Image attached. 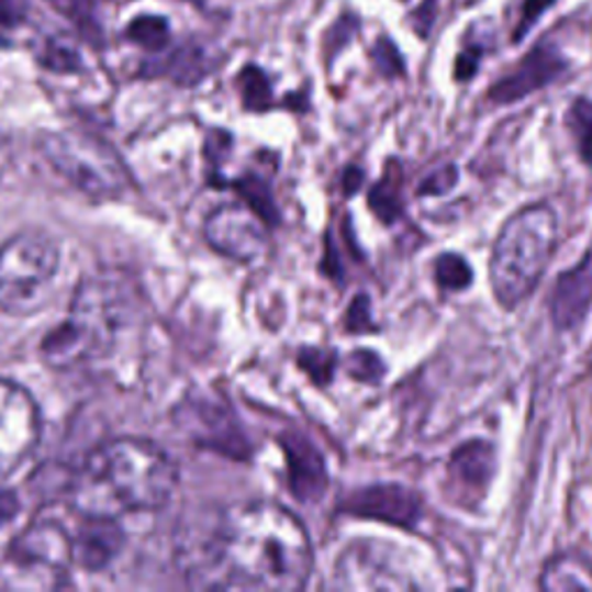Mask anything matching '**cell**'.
Wrapping results in <instances>:
<instances>
[{
    "instance_id": "cell-23",
    "label": "cell",
    "mask_w": 592,
    "mask_h": 592,
    "mask_svg": "<svg viewBox=\"0 0 592 592\" xmlns=\"http://www.w3.org/2000/svg\"><path fill=\"white\" fill-rule=\"evenodd\" d=\"M167 70L177 77L179 81H197L204 72H206V65H204V56L202 52L197 47H183L179 52H174L167 60Z\"/></svg>"
},
{
    "instance_id": "cell-1",
    "label": "cell",
    "mask_w": 592,
    "mask_h": 592,
    "mask_svg": "<svg viewBox=\"0 0 592 592\" xmlns=\"http://www.w3.org/2000/svg\"><path fill=\"white\" fill-rule=\"evenodd\" d=\"M217 585L292 592L309 583L313 546L301 521L280 504L248 502L230 510L213 541Z\"/></svg>"
},
{
    "instance_id": "cell-3",
    "label": "cell",
    "mask_w": 592,
    "mask_h": 592,
    "mask_svg": "<svg viewBox=\"0 0 592 592\" xmlns=\"http://www.w3.org/2000/svg\"><path fill=\"white\" fill-rule=\"evenodd\" d=\"M133 313V297L119 278L96 276L79 284L70 315L42 340V357L58 370H70L112 349Z\"/></svg>"
},
{
    "instance_id": "cell-11",
    "label": "cell",
    "mask_w": 592,
    "mask_h": 592,
    "mask_svg": "<svg viewBox=\"0 0 592 592\" xmlns=\"http://www.w3.org/2000/svg\"><path fill=\"white\" fill-rule=\"evenodd\" d=\"M347 510L357 516L399 525V528H414L424 516V502L420 493L407 487L380 484L357 491L349 498Z\"/></svg>"
},
{
    "instance_id": "cell-5",
    "label": "cell",
    "mask_w": 592,
    "mask_h": 592,
    "mask_svg": "<svg viewBox=\"0 0 592 592\" xmlns=\"http://www.w3.org/2000/svg\"><path fill=\"white\" fill-rule=\"evenodd\" d=\"M60 267L58 244L42 232L26 230L0 246V311L33 315L52 297Z\"/></svg>"
},
{
    "instance_id": "cell-21",
    "label": "cell",
    "mask_w": 592,
    "mask_h": 592,
    "mask_svg": "<svg viewBox=\"0 0 592 592\" xmlns=\"http://www.w3.org/2000/svg\"><path fill=\"white\" fill-rule=\"evenodd\" d=\"M370 58H372V65H376V70L387 79H399V77H405L407 72L401 49L396 47V42L387 35L376 40V45H372L370 49Z\"/></svg>"
},
{
    "instance_id": "cell-18",
    "label": "cell",
    "mask_w": 592,
    "mask_h": 592,
    "mask_svg": "<svg viewBox=\"0 0 592 592\" xmlns=\"http://www.w3.org/2000/svg\"><path fill=\"white\" fill-rule=\"evenodd\" d=\"M567 127L577 142L581 160L592 167V100L577 98L572 104H569Z\"/></svg>"
},
{
    "instance_id": "cell-22",
    "label": "cell",
    "mask_w": 592,
    "mask_h": 592,
    "mask_svg": "<svg viewBox=\"0 0 592 592\" xmlns=\"http://www.w3.org/2000/svg\"><path fill=\"white\" fill-rule=\"evenodd\" d=\"M241 91H244V100L248 109H267L271 104V83L267 75L261 72L255 65H248V68L241 72Z\"/></svg>"
},
{
    "instance_id": "cell-16",
    "label": "cell",
    "mask_w": 592,
    "mask_h": 592,
    "mask_svg": "<svg viewBox=\"0 0 592 592\" xmlns=\"http://www.w3.org/2000/svg\"><path fill=\"white\" fill-rule=\"evenodd\" d=\"M294 460V481H297V491L305 498L320 495L326 487V472L322 458L309 447V443H299L297 447V458Z\"/></svg>"
},
{
    "instance_id": "cell-28",
    "label": "cell",
    "mask_w": 592,
    "mask_h": 592,
    "mask_svg": "<svg viewBox=\"0 0 592 592\" xmlns=\"http://www.w3.org/2000/svg\"><path fill=\"white\" fill-rule=\"evenodd\" d=\"M359 31V16L357 14H343L336 24L332 26V31L326 33V49L328 52H338L343 49L349 40H353Z\"/></svg>"
},
{
    "instance_id": "cell-2",
    "label": "cell",
    "mask_w": 592,
    "mask_h": 592,
    "mask_svg": "<svg viewBox=\"0 0 592 592\" xmlns=\"http://www.w3.org/2000/svg\"><path fill=\"white\" fill-rule=\"evenodd\" d=\"M177 484L179 468L158 445L121 437L86 456L70 484V504L81 516L121 518L165 507Z\"/></svg>"
},
{
    "instance_id": "cell-30",
    "label": "cell",
    "mask_w": 592,
    "mask_h": 592,
    "mask_svg": "<svg viewBox=\"0 0 592 592\" xmlns=\"http://www.w3.org/2000/svg\"><path fill=\"white\" fill-rule=\"evenodd\" d=\"M301 364L303 368L313 372L315 380L320 384H326L328 380H332L334 376V366H336V357L334 355H328V353H317V349H309V353H305L301 357Z\"/></svg>"
},
{
    "instance_id": "cell-20",
    "label": "cell",
    "mask_w": 592,
    "mask_h": 592,
    "mask_svg": "<svg viewBox=\"0 0 592 592\" xmlns=\"http://www.w3.org/2000/svg\"><path fill=\"white\" fill-rule=\"evenodd\" d=\"M572 556H562L554 558L548 562L541 588L546 590H581V588H592V567L579 569V572L572 574Z\"/></svg>"
},
{
    "instance_id": "cell-32",
    "label": "cell",
    "mask_w": 592,
    "mask_h": 592,
    "mask_svg": "<svg viewBox=\"0 0 592 592\" xmlns=\"http://www.w3.org/2000/svg\"><path fill=\"white\" fill-rule=\"evenodd\" d=\"M29 0H0V29L19 26L26 19Z\"/></svg>"
},
{
    "instance_id": "cell-33",
    "label": "cell",
    "mask_w": 592,
    "mask_h": 592,
    "mask_svg": "<svg viewBox=\"0 0 592 592\" xmlns=\"http://www.w3.org/2000/svg\"><path fill=\"white\" fill-rule=\"evenodd\" d=\"M347 328H349V332H366V328H372L370 303H368L366 294H359V299L353 305H349Z\"/></svg>"
},
{
    "instance_id": "cell-7",
    "label": "cell",
    "mask_w": 592,
    "mask_h": 592,
    "mask_svg": "<svg viewBox=\"0 0 592 592\" xmlns=\"http://www.w3.org/2000/svg\"><path fill=\"white\" fill-rule=\"evenodd\" d=\"M45 156L65 181L102 200L121 194L130 181L127 169L114 150L89 137H49Z\"/></svg>"
},
{
    "instance_id": "cell-15",
    "label": "cell",
    "mask_w": 592,
    "mask_h": 592,
    "mask_svg": "<svg viewBox=\"0 0 592 592\" xmlns=\"http://www.w3.org/2000/svg\"><path fill=\"white\" fill-rule=\"evenodd\" d=\"M368 204L384 225L396 223L403 215V200H401V177L399 167H389L384 179L376 183V188L370 190Z\"/></svg>"
},
{
    "instance_id": "cell-24",
    "label": "cell",
    "mask_w": 592,
    "mask_h": 592,
    "mask_svg": "<svg viewBox=\"0 0 592 592\" xmlns=\"http://www.w3.org/2000/svg\"><path fill=\"white\" fill-rule=\"evenodd\" d=\"M347 368L349 376L366 384H378L387 372L384 361L372 353V349H357V353H353V357L347 359Z\"/></svg>"
},
{
    "instance_id": "cell-19",
    "label": "cell",
    "mask_w": 592,
    "mask_h": 592,
    "mask_svg": "<svg viewBox=\"0 0 592 592\" xmlns=\"http://www.w3.org/2000/svg\"><path fill=\"white\" fill-rule=\"evenodd\" d=\"M125 35L135 42V45L148 49V52H160L167 47L169 42V21L165 16L156 14H144L130 21V26Z\"/></svg>"
},
{
    "instance_id": "cell-10",
    "label": "cell",
    "mask_w": 592,
    "mask_h": 592,
    "mask_svg": "<svg viewBox=\"0 0 592 592\" xmlns=\"http://www.w3.org/2000/svg\"><path fill=\"white\" fill-rule=\"evenodd\" d=\"M567 70L569 63L560 49L551 42H539L516 63L512 72L500 77L491 86L489 100L493 104H514L556 83Z\"/></svg>"
},
{
    "instance_id": "cell-9",
    "label": "cell",
    "mask_w": 592,
    "mask_h": 592,
    "mask_svg": "<svg viewBox=\"0 0 592 592\" xmlns=\"http://www.w3.org/2000/svg\"><path fill=\"white\" fill-rule=\"evenodd\" d=\"M204 236L217 255L241 261V265H250L269 248L267 217L246 204L217 206L206 217Z\"/></svg>"
},
{
    "instance_id": "cell-14",
    "label": "cell",
    "mask_w": 592,
    "mask_h": 592,
    "mask_svg": "<svg viewBox=\"0 0 592 592\" xmlns=\"http://www.w3.org/2000/svg\"><path fill=\"white\" fill-rule=\"evenodd\" d=\"M123 544V533L116 518L83 516L79 523L77 535L72 537V558L75 565L98 572V569L112 562Z\"/></svg>"
},
{
    "instance_id": "cell-17",
    "label": "cell",
    "mask_w": 592,
    "mask_h": 592,
    "mask_svg": "<svg viewBox=\"0 0 592 592\" xmlns=\"http://www.w3.org/2000/svg\"><path fill=\"white\" fill-rule=\"evenodd\" d=\"M435 282L437 288L445 292H463L472 284V267L468 265L466 257L456 253H445L435 259Z\"/></svg>"
},
{
    "instance_id": "cell-25",
    "label": "cell",
    "mask_w": 592,
    "mask_h": 592,
    "mask_svg": "<svg viewBox=\"0 0 592 592\" xmlns=\"http://www.w3.org/2000/svg\"><path fill=\"white\" fill-rule=\"evenodd\" d=\"M40 63L45 65L47 70L65 72V75L81 70V58H79V54L75 49H70V47L58 45V42H47V45L42 47Z\"/></svg>"
},
{
    "instance_id": "cell-35",
    "label": "cell",
    "mask_w": 592,
    "mask_h": 592,
    "mask_svg": "<svg viewBox=\"0 0 592 592\" xmlns=\"http://www.w3.org/2000/svg\"><path fill=\"white\" fill-rule=\"evenodd\" d=\"M361 179H364V174H361L359 169H349V171H347V181H345V190H347V192H357Z\"/></svg>"
},
{
    "instance_id": "cell-34",
    "label": "cell",
    "mask_w": 592,
    "mask_h": 592,
    "mask_svg": "<svg viewBox=\"0 0 592 592\" xmlns=\"http://www.w3.org/2000/svg\"><path fill=\"white\" fill-rule=\"evenodd\" d=\"M21 510V502H19V495L10 489H0V525L10 523Z\"/></svg>"
},
{
    "instance_id": "cell-13",
    "label": "cell",
    "mask_w": 592,
    "mask_h": 592,
    "mask_svg": "<svg viewBox=\"0 0 592 592\" xmlns=\"http://www.w3.org/2000/svg\"><path fill=\"white\" fill-rule=\"evenodd\" d=\"M592 309V253H588L574 269L558 276L551 294V317L556 328L569 332L579 326Z\"/></svg>"
},
{
    "instance_id": "cell-4",
    "label": "cell",
    "mask_w": 592,
    "mask_h": 592,
    "mask_svg": "<svg viewBox=\"0 0 592 592\" xmlns=\"http://www.w3.org/2000/svg\"><path fill=\"white\" fill-rule=\"evenodd\" d=\"M558 246V217L548 204L514 213L498 234L491 255V288L502 309H516L544 276Z\"/></svg>"
},
{
    "instance_id": "cell-8",
    "label": "cell",
    "mask_w": 592,
    "mask_h": 592,
    "mask_svg": "<svg viewBox=\"0 0 592 592\" xmlns=\"http://www.w3.org/2000/svg\"><path fill=\"white\" fill-rule=\"evenodd\" d=\"M40 410L31 393L0 378V479L26 463L40 443Z\"/></svg>"
},
{
    "instance_id": "cell-27",
    "label": "cell",
    "mask_w": 592,
    "mask_h": 592,
    "mask_svg": "<svg viewBox=\"0 0 592 592\" xmlns=\"http://www.w3.org/2000/svg\"><path fill=\"white\" fill-rule=\"evenodd\" d=\"M458 183V169L456 165H445L440 169H435L428 179L422 181L420 190H416V194L420 197H440V194H447L449 190H454V186Z\"/></svg>"
},
{
    "instance_id": "cell-12",
    "label": "cell",
    "mask_w": 592,
    "mask_h": 592,
    "mask_svg": "<svg viewBox=\"0 0 592 592\" xmlns=\"http://www.w3.org/2000/svg\"><path fill=\"white\" fill-rule=\"evenodd\" d=\"M495 447L487 440L460 445L449 458V481L458 498L481 500L495 477Z\"/></svg>"
},
{
    "instance_id": "cell-29",
    "label": "cell",
    "mask_w": 592,
    "mask_h": 592,
    "mask_svg": "<svg viewBox=\"0 0 592 592\" xmlns=\"http://www.w3.org/2000/svg\"><path fill=\"white\" fill-rule=\"evenodd\" d=\"M437 8H440V0H422V3L416 5L407 16L412 31L420 35L422 40L431 37L435 16H437Z\"/></svg>"
},
{
    "instance_id": "cell-6",
    "label": "cell",
    "mask_w": 592,
    "mask_h": 592,
    "mask_svg": "<svg viewBox=\"0 0 592 592\" xmlns=\"http://www.w3.org/2000/svg\"><path fill=\"white\" fill-rule=\"evenodd\" d=\"M72 537L56 521H35L21 533L3 562L5 585L16 588H60L68 579Z\"/></svg>"
},
{
    "instance_id": "cell-31",
    "label": "cell",
    "mask_w": 592,
    "mask_h": 592,
    "mask_svg": "<svg viewBox=\"0 0 592 592\" xmlns=\"http://www.w3.org/2000/svg\"><path fill=\"white\" fill-rule=\"evenodd\" d=\"M481 58H484V49L477 47V45L466 47L454 60V79L456 81H470L479 70Z\"/></svg>"
},
{
    "instance_id": "cell-26",
    "label": "cell",
    "mask_w": 592,
    "mask_h": 592,
    "mask_svg": "<svg viewBox=\"0 0 592 592\" xmlns=\"http://www.w3.org/2000/svg\"><path fill=\"white\" fill-rule=\"evenodd\" d=\"M558 0H523L516 29L512 33L514 45H521V42L530 35V31L539 24V19L551 10Z\"/></svg>"
}]
</instances>
